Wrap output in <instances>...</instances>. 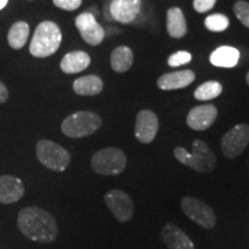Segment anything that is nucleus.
<instances>
[{
	"label": "nucleus",
	"mask_w": 249,
	"mask_h": 249,
	"mask_svg": "<svg viewBox=\"0 0 249 249\" xmlns=\"http://www.w3.org/2000/svg\"><path fill=\"white\" fill-rule=\"evenodd\" d=\"M21 233L31 241L51 244L58 238V225L49 211L38 207H27L18 214Z\"/></svg>",
	"instance_id": "obj_1"
},
{
	"label": "nucleus",
	"mask_w": 249,
	"mask_h": 249,
	"mask_svg": "<svg viewBox=\"0 0 249 249\" xmlns=\"http://www.w3.org/2000/svg\"><path fill=\"white\" fill-rule=\"evenodd\" d=\"M192 147V152H188L182 147H177L173 151L176 160L198 173L213 172L216 169L217 160L209 145L202 140H195Z\"/></svg>",
	"instance_id": "obj_2"
},
{
	"label": "nucleus",
	"mask_w": 249,
	"mask_h": 249,
	"mask_svg": "<svg viewBox=\"0 0 249 249\" xmlns=\"http://www.w3.org/2000/svg\"><path fill=\"white\" fill-rule=\"evenodd\" d=\"M61 30L55 22L43 21L34 33L29 51L35 58H46L54 54L61 44Z\"/></svg>",
	"instance_id": "obj_3"
},
{
	"label": "nucleus",
	"mask_w": 249,
	"mask_h": 249,
	"mask_svg": "<svg viewBox=\"0 0 249 249\" xmlns=\"http://www.w3.org/2000/svg\"><path fill=\"white\" fill-rule=\"evenodd\" d=\"M102 118L95 112L79 111L68 116L61 124V132L67 138H87L101 128Z\"/></svg>",
	"instance_id": "obj_4"
},
{
	"label": "nucleus",
	"mask_w": 249,
	"mask_h": 249,
	"mask_svg": "<svg viewBox=\"0 0 249 249\" xmlns=\"http://www.w3.org/2000/svg\"><path fill=\"white\" fill-rule=\"evenodd\" d=\"M39 163L54 172H64L71 163V154L60 144L50 140H39L36 144Z\"/></svg>",
	"instance_id": "obj_5"
},
{
	"label": "nucleus",
	"mask_w": 249,
	"mask_h": 249,
	"mask_svg": "<svg viewBox=\"0 0 249 249\" xmlns=\"http://www.w3.org/2000/svg\"><path fill=\"white\" fill-rule=\"evenodd\" d=\"M90 165L101 176H118L126 169L127 157L121 149L105 148L93 154Z\"/></svg>",
	"instance_id": "obj_6"
},
{
	"label": "nucleus",
	"mask_w": 249,
	"mask_h": 249,
	"mask_svg": "<svg viewBox=\"0 0 249 249\" xmlns=\"http://www.w3.org/2000/svg\"><path fill=\"white\" fill-rule=\"evenodd\" d=\"M180 205H181L182 213L203 229L211 230L216 226L217 217L214 211L200 198L185 196Z\"/></svg>",
	"instance_id": "obj_7"
},
{
	"label": "nucleus",
	"mask_w": 249,
	"mask_h": 249,
	"mask_svg": "<svg viewBox=\"0 0 249 249\" xmlns=\"http://www.w3.org/2000/svg\"><path fill=\"white\" fill-rule=\"evenodd\" d=\"M248 144L249 126L246 124H239L223 136L220 142V150L227 160H234L246 150Z\"/></svg>",
	"instance_id": "obj_8"
},
{
	"label": "nucleus",
	"mask_w": 249,
	"mask_h": 249,
	"mask_svg": "<svg viewBox=\"0 0 249 249\" xmlns=\"http://www.w3.org/2000/svg\"><path fill=\"white\" fill-rule=\"evenodd\" d=\"M105 204L120 223L132 220L134 216V203L130 196L120 189H112L104 196Z\"/></svg>",
	"instance_id": "obj_9"
},
{
	"label": "nucleus",
	"mask_w": 249,
	"mask_h": 249,
	"mask_svg": "<svg viewBox=\"0 0 249 249\" xmlns=\"http://www.w3.org/2000/svg\"><path fill=\"white\" fill-rule=\"evenodd\" d=\"M75 26L87 44L97 46L105 38L104 28L97 22L96 18L89 12L77 15L75 18Z\"/></svg>",
	"instance_id": "obj_10"
},
{
	"label": "nucleus",
	"mask_w": 249,
	"mask_h": 249,
	"mask_svg": "<svg viewBox=\"0 0 249 249\" xmlns=\"http://www.w3.org/2000/svg\"><path fill=\"white\" fill-rule=\"evenodd\" d=\"M160 129L158 118L150 110L140 111L135 121V138L143 144L154 141Z\"/></svg>",
	"instance_id": "obj_11"
},
{
	"label": "nucleus",
	"mask_w": 249,
	"mask_h": 249,
	"mask_svg": "<svg viewBox=\"0 0 249 249\" xmlns=\"http://www.w3.org/2000/svg\"><path fill=\"white\" fill-rule=\"evenodd\" d=\"M217 108L213 104L198 105L193 107L188 112L186 118V123L194 130H207L214 124L217 119Z\"/></svg>",
	"instance_id": "obj_12"
},
{
	"label": "nucleus",
	"mask_w": 249,
	"mask_h": 249,
	"mask_svg": "<svg viewBox=\"0 0 249 249\" xmlns=\"http://www.w3.org/2000/svg\"><path fill=\"white\" fill-rule=\"evenodd\" d=\"M142 8V0H112L110 14L113 20L123 24L134 22Z\"/></svg>",
	"instance_id": "obj_13"
},
{
	"label": "nucleus",
	"mask_w": 249,
	"mask_h": 249,
	"mask_svg": "<svg viewBox=\"0 0 249 249\" xmlns=\"http://www.w3.org/2000/svg\"><path fill=\"white\" fill-rule=\"evenodd\" d=\"M160 239L169 249H195L194 242L173 223H167L161 227Z\"/></svg>",
	"instance_id": "obj_14"
},
{
	"label": "nucleus",
	"mask_w": 249,
	"mask_h": 249,
	"mask_svg": "<svg viewBox=\"0 0 249 249\" xmlns=\"http://www.w3.org/2000/svg\"><path fill=\"white\" fill-rule=\"evenodd\" d=\"M24 185L13 176H0V203L12 204L23 197Z\"/></svg>",
	"instance_id": "obj_15"
},
{
	"label": "nucleus",
	"mask_w": 249,
	"mask_h": 249,
	"mask_svg": "<svg viewBox=\"0 0 249 249\" xmlns=\"http://www.w3.org/2000/svg\"><path fill=\"white\" fill-rule=\"evenodd\" d=\"M195 80V73L192 70H183L167 73L161 75L157 80L158 88L167 91V90L182 89L192 85Z\"/></svg>",
	"instance_id": "obj_16"
},
{
	"label": "nucleus",
	"mask_w": 249,
	"mask_h": 249,
	"mask_svg": "<svg viewBox=\"0 0 249 249\" xmlns=\"http://www.w3.org/2000/svg\"><path fill=\"white\" fill-rule=\"evenodd\" d=\"M91 59L85 51H73L65 54L60 61V68L66 74H76L89 67Z\"/></svg>",
	"instance_id": "obj_17"
},
{
	"label": "nucleus",
	"mask_w": 249,
	"mask_h": 249,
	"mask_svg": "<svg viewBox=\"0 0 249 249\" xmlns=\"http://www.w3.org/2000/svg\"><path fill=\"white\" fill-rule=\"evenodd\" d=\"M240 52L232 46H219L210 54V62L214 67L233 68L238 65Z\"/></svg>",
	"instance_id": "obj_18"
},
{
	"label": "nucleus",
	"mask_w": 249,
	"mask_h": 249,
	"mask_svg": "<svg viewBox=\"0 0 249 249\" xmlns=\"http://www.w3.org/2000/svg\"><path fill=\"white\" fill-rule=\"evenodd\" d=\"M166 30L172 38H182L187 34V21L179 7H171L166 13Z\"/></svg>",
	"instance_id": "obj_19"
},
{
	"label": "nucleus",
	"mask_w": 249,
	"mask_h": 249,
	"mask_svg": "<svg viewBox=\"0 0 249 249\" xmlns=\"http://www.w3.org/2000/svg\"><path fill=\"white\" fill-rule=\"evenodd\" d=\"M104 83L97 75H86L74 81L73 89L80 96H96L103 91Z\"/></svg>",
	"instance_id": "obj_20"
},
{
	"label": "nucleus",
	"mask_w": 249,
	"mask_h": 249,
	"mask_svg": "<svg viewBox=\"0 0 249 249\" xmlns=\"http://www.w3.org/2000/svg\"><path fill=\"white\" fill-rule=\"evenodd\" d=\"M134 60L133 51L128 46H118L111 53V68L117 73H126L132 67Z\"/></svg>",
	"instance_id": "obj_21"
},
{
	"label": "nucleus",
	"mask_w": 249,
	"mask_h": 249,
	"mask_svg": "<svg viewBox=\"0 0 249 249\" xmlns=\"http://www.w3.org/2000/svg\"><path fill=\"white\" fill-rule=\"evenodd\" d=\"M29 24L24 21H18L9 28L7 34L8 44L12 49L18 50L26 45L28 37H29Z\"/></svg>",
	"instance_id": "obj_22"
},
{
	"label": "nucleus",
	"mask_w": 249,
	"mask_h": 249,
	"mask_svg": "<svg viewBox=\"0 0 249 249\" xmlns=\"http://www.w3.org/2000/svg\"><path fill=\"white\" fill-rule=\"evenodd\" d=\"M223 92V86L218 81H208L197 87L194 91V97L197 101H211L217 98Z\"/></svg>",
	"instance_id": "obj_23"
},
{
	"label": "nucleus",
	"mask_w": 249,
	"mask_h": 249,
	"mask_svg": "<svg viewBox=\"0 0 249 249\" xmlns=\"http://www.w3.org/2000/svg\"><path fill=\"white\" fill-rule=\"evenodd\" d=\"M204 26L213 33H222L230 26V20L226 15L220 13H213L208 15L204 20Z\"/></svg>",
	"instance_id": "obj_24"
},
{
	"label": "nucleus",
	"mask_w": 249,
	"mask_h": 249,
	"mask_svg": "<svg viewBox=\"0 0 249 249\" xmlns=\"http://www.w3.org/2000/svg\"><path fill=\"white\" fill-rule=\"evenodd\" d=\"M233 11H234V14L238 18V20L245 27L249 28V2L239 0L233 6Z\"/></svg>",
	"instance_id": "obj_25"
},
{
	"label": "nucleus",
	"mask_w": 249,
	"mask_h": 249,
	"mask_svg": "<svg viewBox=\"0 0 249 249\" xmlns=\"http://www.w3.org/2000/svg\"><path fill=\"white\" fill-rule=\"evenodd\" d=\"M192 54L188 51H178L171 54L167 59V64L170 67H179L192 61Z\"/></svg>",
	"instance_id": "obj_26"
},
{
	"label": "nucleus",
	"mask_w": 249,
	"mask_h": 249,
	"mask_svg": "<svg viewBox=\"0 0 249 249\" xmlns=\"http://www.w3.org/2000/svg\"><path fill=\"white\" fill-rule=\"evenodd\" d=\"M55 7L64 11H75L82 4V0H52Z\"/></svg>",
	"instance_id": "obj_27"
},
{
	"label": "nucleus",
	"mask_w": 249,
	"mask_h": 249,
	"mask_svg": "<svg viewBox=\"0 0 249 249\" xmlns=\"http://www.w3.org/2000/svg\"><path fill=\"white\" fill-rule=\"evenodd\" d=\"M217 0H193V7L197 13H207L216 5Z\"/></svg>",
	"instance_id": "obj_28"
},
{
	"label": "nucleus",
	"mask_w": 249,
	"mask_h": 249,
	"mask_svg": "<svg viewBox=\"0 0 249 249\" xmlns=\"http://www.w3.org/2000/svg\"><path fill=\"white\" fill-rule=\"evenodd\" d=\"M8 99V90L4 83L0 81V104L5 103Z\"/></svg>",
	"instance_id": "obj_29"
},
{
	"label": "nucleus",
	"mask_w": 249,
	"mask_h": 249,
	"mask_svg": "<svg viewBox=\"0 0 249 249\" xmlns=\"http://www.w3.org/2000/svg\"><path fill=\"white\" fill-rule=\"evenodd\" d=\"M8 0H0V11H1L2 8H5V6L7 5Z\"/></svg>",
	"instance_id": "obj_30"
},
{
	"label": "nucleus",
	"mask_w": 249,
	"mask_h": 249,
	"mask_svg": "<svg viewBox=\"0 0 249 249\" xmlns=\"http://www.w3.org/2000/svg\"><path fill=\"white\" fill-rule=\"evenodd\" d=\"M246 82H247V85L249 86V71L247 73V75H246Z\"/></svg>",
	"instance_id": "obj_31"
}]
</instances>
